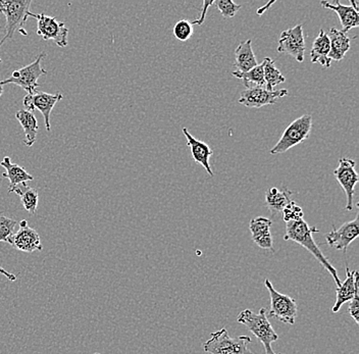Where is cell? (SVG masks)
I'll use <instances>...</instances> for the list:
<instances>
[{
    "mask_svg": "<svg viewBox=\"0 0 359 354\" xmlns=\"http://www.w3.org/2000/svg\"><path fill=\"white\" fill-rule=\"evenodd\" d=\"M313 126L311 114H303L291 123L283 133L277 144L271 149V154H280L300 144L309 138Z\"/></svg>",
    "mask_w": 359,
    "mask_h": 354,
    "instance_id": "5",
    "label": "cell"
},
{
    "mask_svg": "<svg viewBox=\"0 0 359 354\" xmlns=\"http://www.w3.org/2000/svg\"><path fill=\"white\" fill-rule=\"evenodd\" d=\"M8 192L19 195L22 205L26 208L27 212L31 215L35 214L39 201L37 190L31 188L27 183H22L8 189Z\"/></svg>",
    "mask_w": 359,
    "mask_h": 354,
    "instance_id": "25",
    "label": "cell"
},
{
    "mask_svg": "<svg viewBox=\"0 0 359 354\" xmlns=\"http://www.w3.org/2000/svg\"><path fill=\"white\" fill-rule=\"evenodd\" d=\"M215 4L224 19L234 18L236 13L239 12L241 8L240 4H234L232 0H217Z\"/></svg>",
    "mask_w": 359,
    "mask_h": 354,
    "instance_id": "30",
    "label": "cell"
},
{
    "mask_svg": "<svg viewBox=\"0 0 359 354\" xmlns=\"http://www.w3.org/2000/svg\"><path fill=\"white\" fill-rule=\"evenodd\" d=\"M31 0H21V1H11V0H0V13H4L6 18V25L4 27V38L0 40V47L6 43V40L11 39L15 31L27 36L26 31L22 29L29 17Z\"/></svg>",
    "mask_w": 359,
    "mask_h": 354,
    "instance_id": "3",
    "label": "cell"
},
{
    "mask_svg": "<svg viewBox=\"0 0 359 354\" xmlns=\"http://www.w3.org/2000/svg\"><path fill=\"white\" fill-rule=\"evenodd\" d=\"M15 118H17L22 129H24L25 144L28 147H32L34 143L36 142L38 131H39V127H38V122L36 120L35 116L31 111L21 109V111H17Z\"/></svg>",
    "mask_w": 359,
    "mask_h": 354,
    "instance_id": "24",
    "label": "cell"
},
{
    "mask_svg": "<svg viewBox=\"0 0 359 354\" xmlns=\"http://www.w3.org/2000/svg\"><path fill=\"white\" fill-rule=\"evenodd\" d=\"M234 66L241 73H245L258 66L257 57L253 53L252 40L242 41L236 48Z\"/></svg>",
    "mask_w": 359,
    "mask_h": 354,
    "instance_id": "20",
    "label": "cell"
},
{
    "mask_svg": "<svg viewBox=\"0 0 359 354\" xmlns=\"http://www.w3.org/2000/svg\"><path fill=\"white\" fill-rule=\"evenodd\" d=\"M358 271L351 272L350 268L346 266V279L336 289L335 306L332 308L333 313H338L343 304L353 299L355 293L358 292Z\"/></svg>",
    "mask_w": 359,
    "mask_h": 354,
    "instance_id": "17",
    "label": "cell"
},
{
    "mask_svg": "<svg viewBox=\"0 0 359 354\" xmlns=\"http://www.w3.org/2000/svg\"><path fill=\"white\" fill-rule=\"evenodd\" d=\"M330 39L327 33L320 29L318 37L314 39L311 53V62L313 64H320L324 68L331 67L332 60L327 57L330 53Z\"/></svg>",
    "mask_w": 359,
    "mask_h": 354,
    "instance_id": "21",
    "label": "cell"
},
{
    "mask_svg": "<svg viewBox=\"0 0 359 354\" xmlns=\"http://www.w3.org/2000/svg\"><path fill=\"white\" fill-rule=\"evenodd\" d=\"M8 243L15 250L22 252L32 253L43 250L39 234L33 228L29 227L26 219L20 222L19 231L8 237Z\"/></svg>",
    "mask_w": 359,
    "mask_h": 354,
    "instance_id": "12",
    "label": "cell"
},
{
    "mask_svg": "<svg viewBox=\"0 0 359 354\" xmlns=\"http://www.w3.org/2000/svg\"><path fill=\"white\" fill-rule=\"evenodd\" d=\"M282 214L285 223H289V222L292 221H298V219H303V216H304L302 208L293 200L286 205V207L283 210Z\"/></svg>",
    "mask_w": 359,
    "mask_h": 354,
    "instance_id": "31",
    "label": "cell"
},
{
    "mask_svg": "<svg viewBox=\"0 0 359 354\" xmlns=\"http://www.w3.org/2000/svg\"><path fill=\"white\" fill-rule=\"evenodd\" d=\"M288 90L280 89V90L269 91L264 87L259 88L246 89L242 92L238 102L244 107L251 109H259L266 105L275 104L280 98L288 95Z\"/></svg>",
    "mask_w": 359,
    "mask_h": 354,
    "instance_id": "13",
    "label": "cell"
},
{
    "mask_svg": "<svg viewBox=\"0 0 359 354\" xmlns=\"http://www.w3.org/2000/svg\"><path fill=\"white\" fill-rule=\"evenodd\" d=\"M320 4L325 8L333 11L338 15L341 26H342L341 31L345 34L348 31L359 26L358 2L356 0H350V6L341 4L339 0H337L336 4L327 1H322Z\"/></svg>",
    "mask_w": 359,
    "mask_h": 354,
    "instance_id": "15",
    "label": "cell"
},
{
    "mask_svg": "<svg viewBox=\"0 0 359 354\" xmlns=\"http://www.w3.org/2000/svg\"><path fill=\"white\" fill-rule=\"evenodd\" d=\"M62 93L49 94L46 92H37L27 94L24 98V107L26 111L33 113L38 109L44 118V124L47 131H50V114L56 103L62 100Z\"/></svg>",
    "mask_w": 359,
    "mask_h": 354,
    "instance_id": "10",
    "label": "cell"
},
{
    "mask_svg": "<svg viewBox=\"0 0 359 354\" xmlns=\"http://www.w3.org/2000/svg\"><path fill=\"white\" fill-rule=\"evenodd\" d=\"M1 62H2V60H1V58H0V64H1Z\"/></svg>",
    "mask_w": 359,
    "mask_h": 354,
    "instance_id": "37",
    "label": "cell"
},
{
    "mask_svg": "<svg viewBox=\"0 0 359 354\" xmlns=\"http://www.w3.org/2000/svg\"><path fill=\"white\" fill-rule=\"evenodd\" d=\"M278 53H287L302 62L305 57V39L302 25H297L288 30L283 31L279 40Z\"/></svg>",
    "mask_w": 359,
    "mask_h": 354,
    "instance_id": "11",
    "label": "cell"
},
{
    "mask_svg": "<svg viewBox=\"0 0 359 354\" xmlns=\"http://www.w3.org/2000/svg\"><path fill=\"white\" fill-rule=\"evenodd\" d=\"M17 224V221L4 216L0 212V242H8V237L13 234Z\"/></svg>",
    "mask_w": 359,
    "mask_h": 354,
    "instance_id": "29",
    "label": "cell"
},
{
    "mask_svg": "<svg viewBox=\"0 0 359 354\" xmlns=\"http://www.w3.org/2000/svg\"><path fill=\"white\" fill-rule=\"evenodd\" d=\"M232 75L235 78L243 81L246 89L259 88V87L266 88L262 64H258L255 68L245 72V73L238 71L233 72Z\"/></svg>",
    "mask_w": 359,
    "mask_h": 354,
    "instance_id": "26",
    "label": "cell"
},
{
    "mask_svg": "<svg viewBox=\"0 0 359 354\" xmlns=\"http://www.w3.org/2000/svg\"><path fill=\"white\" fill-rule=\"evenodd\" d=\"M327 34L330 39V47H331L327 57L331 60L340 62L349 51L351 39L342 31L336 28L330 29Z\"/></svg>",
    "mask_w": 359,
    "mask_h": 354,
    "instance_id": "19",
    "label": "cell"
},
{
    "mask_svg": "<svg viewBox=\"0 0 359 354\" xmlns=\"http://www.w3.org/2000/svg\"><path fill=\"white\" fill-rule=\"evenodd\" d=\"M264 67V77L266 82V88L269 91L275 90V87L278 85L283 84L286 82V78L282 75L280 69L276 67L275 62L271 58L266 57L262 62Z\"/></svg>",
    "mask_w": 359,
    "mask_h": 354,
    "instance_id": "27",
    "label": "cell"
},
{
    "mask_svg": "<svg viewBox=\"0 0 359 354\" xmlns=\"http://www.w3.org/2000/svg\"><path fill=\"white\" fill-rule=\"evenodd\" d=\"M45 57H46V53H40L33 62L24 68L13 72L11 77L2 80L0 85L4 87V85L15 84L28 92V94L35 93L36 89L40 86L38 84V79L47 74L46 69L42 68L41 66L42 60Z\"/></svg>",
    "mask_w": 359,
    "mask_h": 354,
    "instance_id": "6",
    "label": "cell"
},
{
    "mask_svg": "<svg viewBox=\"0 0 359 354\" xmlns=\"http://www.w3.org/2000/svg\"><path fill=\"white\" fill-rule=\"evenodd\" d=\"M251 338L239 336L233 338L229 335L226 329L215 332L210 339L203 344V350L210 354H255L248 348Z\"/></svg>",
    "mask_w": 359,
    "mask_h": 354,
    "instance_id": "4",
    "label": "cell"
},
{
    "mask_svg": "<svg viewBox=\"0 0 359 354\" xmlns=\"http://www.w3.org/2000/svg\"><path fill=\"white\" fill-rule=\"evenodd\" d=\"M94 354H101V353H94Z\"/></svg>",
    "mask_w": 359,
    "mask_h": 354,
    "instance_id": "38",
    "label": "cell"
},
{
    "mask_svg": "<svg viewBox=\"0 0 359 354\" xmlns=\"http://www.w3.org/2000/svg\"><path fill=\"white\" fill-rule=\"evenodd\" d=\"M318 232H320V230L318 228L314 227V226L313 227H309V224L304 219H298V221L286 223V234H285L284 239L285 240L294 241L295 243L302 245L305 250H309L316 257V261L322 264L325 270L332 275L334 281L336 282L337 287H339L342 282L339 279L336 268L329 263L324 253L314 241L313 235L314 233Z\"/></svg>",
    "mask_w": 359,
    "mask_h": 354,
    "instance_id": "1",
    "label": "cell"
},
{
    "mask_svg": "<svg viewBox=\"0 0 359 354\" xmlns=\"http://www.w3.org/2000/svg\"><path fill=\"white\" fill-rule=\"evenodd\" d=\"M174 35L179 41H188L193 35V25L191 22L182 20L175 25Z\"/></svg>",
    "mask_w": 359,
    "mask_h": 354,
    "instance_id": "28",
    "label": "cell"
},
{
    "mask_svg": "<svg viewBox=\"0 0 359 354\" xmlns=\"http://www.w3.org/2000/svg\"><path fill=\"white\" fill-rule=\"evenodd\" d=\"M215 1H208V0H204L203 2H202V4H203V10H202L201 17H199V19H197L196 21L192 22V25H198V26H202L203 25L204 21H205V17L206 13H208V8H210V6H212V4H215Z\"/></svg>",
    "mask_w": 359,
    "mask_h": 354,
    "instance_id": "33",
    "label": "cell"
},
{
    "mask_svg": "<svg viewBox=\"0 0 359 354\" xmlns=\"http://www.w3.org/2000/svg\"><path fill=\"white\" fill-rule=\"evenodd\" d=\"M338 163V168L334 171V175H335L337 181L346 193V210L352 212L355 186L359 181L358 172L355 171L356 163L355 161L351 160V158H341Z\"/></svg>",
    "mask_w": 359,
    "mask_h": 354,
    "instance_id": "9",
    "label": "cell"
},
{
    "mask_svg": "<svg viewBox=\"0 0 359 354\" xmlns=\"http://www.w3.org/2000/svg\"><path fill=\"white\" fill-rule=\"evenodd\" d=\"M348 313L351 315L356 325H359V291L355 293L353 299L350 301L349 306H348Z\"/></svg>",
    "mask_w": 359,
    "mask_h": 354,
    "instance_id": "32",
    "label": "cell"
},
{
    "mask_svg": "<svg viewBox=\"0 0 359 354\" xmlns=\"http://www.w3.org/2000/svg\"><path fill=\"white\" fill-rule=\"evenodd\" d=\"M264 285L268 289L269 297H271L269 317L275 318V319L279 320L285 324L290 325V326L295 325L296 318H297V302L296 300L288 295L278 292L269 279H266Z\"/></svg>",
    "mask_w": 359,
    "mask_h": 354,
    "instance_id": "7",
    "label": "cell"
},
{
    "mask_svg": "<svg viewBox=\"0 0 359 354\" xmlns=\"http://www.w3.org/2000/svg\"><path fill=\"white\" fill-rule=\"evenodd\" d=\"M29 17L37 20V34L41 36L44 40H53L56 46L67 47L69 29L62 22L57 21L55 18L49 17L44 13H29Z\"/></svg>",
    "mask_w": 359,
    "mask_h": 354,
    "instance_id": "8",
    "label": "cell"
},
{
    "mask_svg": "<svg viewBox=\"0 0 359 354\" xmlns=\"http://www.w3.org/2000/svg\"><path fill=\"white\" fill-rule=\"evenodd\" d=\"M292 192L288 188L279 190L278 188H269L266 193V203L273 216L282 214L283 210L292 201Z\"/></svg>",
    "mask_w": 359,
    "mask_h": 354,
    "instance_id": "22",
    "label": "cell"
},
{
    "mask_svg": "<svg viewBox=\"0 0 359 354\" xmlns=\"http://www.w3.org/2000/svg\"><path fill=\"white\" fill-rule=\"evenodd\" d=\"M273 222L268 217H258L251 219L249 224L252 240L262 250H273V240L271 228Z\"/></svg>",
    "mask_w": 359,
    "mask_h": 354,
    "instance_id": "16",
    "label": "cell"
},
{
    "mask_svg": "<svg viewBox=\"0 0 359 354\" xmlns=\"http://www.w3.org/2000/svg\"><path fill=\"white\" fill-rule=\"evenodd\" d=\"M0 165L4 167L6 171L2 174V177L10 180V187H8V189L19 185V184L27 183L29 181L34 180L32 175L29 174L24 168L11 163L10 156H4V160L0 163Z\"/></svg>",
    "mask_w": 359,
    "mask_h": 354,
    "instance_id": "23",
    "label": "cell"
},
{
    "mask_svg": "<svg viewBox=\"0 0 359 354\" xmlns=\"http://www.w3.org/2000/svg\"><path fill=\"white\" fill-rule=\"evenodd\" d=\"M2 93H4V87L0 85V96L2 95Z\"/></svg>",
    "mask_w": 359,
    "mask_h": 354,
    "instance_id": "36",
    "label": "cell"
},
{
    "mask_svg": "<svg viewBox=\"0 0 359 354\" xmlns=\"http://www.w3.org/2000/svg\"><path fill=\"white\" fill-rule=\"evenodd\" d=\"M358 235L359 215L352 221L343 224L339 229L333 226V230L325 235V240L331 247L336 248L337 250H343V252L346 253L347 248L352 241L358 238Z\"/></svg>",
    "mask_w": 359,
    "mask_h": 354,
    "instance_id": "14",
    "label": "cell"
},
{
    "mask_svg": "<svg viewBox=\"0 0 359 354\" xmlns=\"http://www.w3.org/2000/svg\"><path fill=\"white\" fill-rule=\"evenodd\" d=\"M0 274L6 275V278H8L10 281L15 282V280H17V277H15V275L11 274V273L8 272V271L6 270V268H2L1 266H0Z\"/></svg>",
    "mask_w": 359,
    "mask_h": 354,
    "instance_id": "34",
    "label": "cell"
},
{
    "mask_svg": "<svg viewBox=\"0 0 359 354\" xmlns=\"http://www.w3.org/2000/svg\"><path fill=\"white\" fill-rule=\"evenodd\" d=\"M273 4V2H271V4H266V6H264V8H262V10L258 11V15H260V13H264V11L266 10V8H269V6H271V4Z\"/></svg>",
    "mask_w": 359,
    "mask_h": 354,
    "instance_id": "35",
    "label": "cell"
},
{
    "mask_svg": "<svg viewBox=\"0 0 359 354\" xmlns=\"http://www.w3.org/2000/svg\"><path fill=\"white\" fill-rule=\"evenodd\" d=\"M237 322L244 325L258 341L264 345L266 354H280L273 351L271 344L279 340V335L276 333L268 319V309L260 308L259 313H255L251 309L241 311L237 317Z\"/></svg>",
    "mask_w": 359,
    "mask_h": 354,
    "instance_id": "2",
    "label": "cell"
},
{
    "mask_svg": "<svg viewBox=\"0 0 359 354\" xmlns=\"http://www.w3.org/2000/svg\"><path fill=\"white\" fill-rule=\"evenodd\" d=\"M183 133L187 139V144L189 145L191 154H192L193 160L195 163H199L204 168L210 176L213 177L212 168H210V160L212 158L213 151L203 141L198 140L188 131L187 128H183Z\"/></svg>",
    "mask_w": 359,
    "mask_h": 354,
    "instance_id": "18",
    "label": "cell"
}]
</instances>
